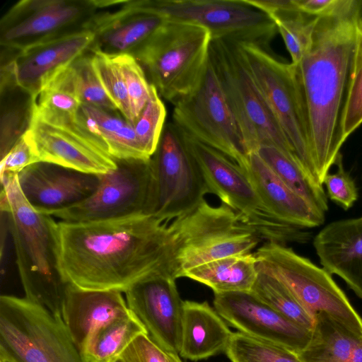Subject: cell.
<instances>
[{
	"label": "cell",
	"instance_id": "836d02e7",
	"mask_svg": "<svg viewBox=\"0 0 362 362\" xmlns=\"http://www.w3.org/2000/svg\"><path fill=\"white\" fill-rule=\"evenodd\" d=\"M231 362H302L293 351L240 332H233L225 351Z\"/></svg>",
	"mask_w": 362,
	"mask_h": 362
},
{
	"label": "cell",
	"instance_id": "f6af8a7d",
	"mask_svg": "<svg viewBox=\"0 0 362 362\" xmlns=\"http://www.w3.org/2000/svg\"><path fill=\"white\" fill-rule=\"evenodd\" d=\"M167 354L169 358V362H182L179 354L172 353H167Z\"/></svg>",
	"mask_w": 362,
	"mask_h": 362
},
{
	"label": "cell",
	"instance_id": "8992f818",
	"mask_svg": "<svg viewBox=\"0 0 362 362\" xmlns=\"http://www.w3.org/2000/svg\"><path fill=\"white\" fill-rule=\"evenodd\" d=\"M182 132L210 193L233 210L261 239L282 245L310 240L309 231L284 222L269 209L241 167L217 150Z\"/></svg>",
	"mask_w": 362,
	"mask_h": 362
},
{
	"label": "cell",
	"instance_id": "d6a6232c",
	"mask_svg": "<svg viewBox=\"0 0 362 362\" xmlns=\"http://www.w3.org/2000/svg\"><path fill=\"white\" fill-rule=\"evenodd\" d=\"M250 292L288 319L312 329L315 315L308 311L288 288L274 276L258 268V274Z\"/></svg>",
	"mask_w": 362,
	"mask_h": 362
},
{
	"label": "cell",
	"instance_id": "8fae6325",
	"mask_svg": "<svg viewBox=\"0 0 362 362\" xmlns=\"http://www.w3.org/2000/svg\"><path fill=\"white\" fill-rule=\"evenodd\" d=\"M167 21L207 29L211 40L226 39L268 49L278 29L272 17L248 0H139Z\"/></svg>",
	"mask_w": 362,
	"mask_h": 362
},
{
	"label": "cell",
	"instance_id": "d4e9b609",
	"mask_svg": "<svg viewBox=\"0 0 362 362\" xmlns=\"http://www.w3.org/2000/svg\"><path fill=\"white\" fill-rule=\"evenodd\" d=\"M232 334L208 302L183 301L180 356L199 361L225 351Z\"/></svg>",
	"mask_w": 362,
	"mask_h": 362
},
{
	"label": "cell",
	"instance_id": "4316f807",
	"mask_svg": "<svg viewBox=\"0 0 362 362\" xmlns=\"http://www.w3.org/2000/svg\"><path fill=\"white\" fill-rule=\"evenodd\" d=\"M360 336L325 312L315 314L310 339L297 354L302 362H348Z\"/></svg>",
	"mask_w": 362,
	"mask_h": 362
},
{
	"label": "cell",
	"instance_id": "5bb4252c",
	"mask_svg": "<svg viewBox=\"0 0 362 362\" xmlns=\"http://www.w3.org/2000/svg\"><path fill=\"white\" fill-rule=\"evenodd\" d=\"M117 168L98 175L96 190L83 201L47 214L71 223L151 215L153 175L148 160H117Z\"/></svg>",
	"mask_w": 362,
	"mask_h": 362
},
{
	"label": "cell",
	"instance_id": "7c38bea8",
	"mask_svg": "<svg viewBox=\"0 0 362 362\" xmlns=\"http://www.w3.org/2000/svg\"><path fill=\"white\" fill-rule=\"evenodd\" d=\"M151 163L152 216L170 222L193 210L210 193L182 131L175 123L165 124Z\"/></svg>",
	"mask_w": 362,
	"mask_h": 362
},
{
	"label": "cell",
	"instance_id": "7a4b0ae2",
	"mask_svg": "<svg viewBox=\"0 0 362 362\" xmlns=\"http://www.w3.org/2000/svg\"><path fill=\"white\" fill-rule=\"evenodd\" d=\"M359 0L317 17L311 42L294 64L318 181L334 165L344 143L341 119L352 69Z\"/></svg>",
	"mask_w": 362,
	"mask_h": 362
},
{
	"label": "cell",
	"instance_id": "7dc6e473",
	"mask_svg": "<svg viewBox=\"0 0 362 362\" xmlns=\"http://www.w3.org/2000/svg\"><path fill=\"white\" fill-rule=\"evenodd\" d=\"M113 362H127L124 359H123L121 357L117 358L116 360H115Z\"/></svg>",
	"mask_w": 362,
	"mask_h": 362
},
{
	"label": "cell",
	"instance_id": "9a60e30c",
	"mask_svg": "<svg viewBox=\"0 0 362 362\" xmlns=\"http://www.w3.org/2000/svg\"><path fill=\"white\" fill-rule=\"evenodd\" d=\"M98 9L95 0H21L0 20V45L18 52L88 30Z\"/></svg>",
	"mask_w": 362,
	"mask_h": 362
},
{
	"label": "cell",
	"instance_id": "d6986e66",
	"mask_svg": "<svg viewBox=\"0 0 362 362\" xmlns=\"http://www.w3.org/2000/svg\"><path fill=\"white\" fill-rule=\"evenodd\" d=\"M94 34L84 30L11 52L8 65L18 86L34 99L58 73L90 50Z\"/></svg>",
	"mask_w": 362,
	"mask_h": 362
},
{
	"label": "cell",
	"instance_id": "e575fe53",
	"mask_svg": "<svg viewBox=\"0 0 362 362\" xmlns=\"http://www.w3.org/2000/svg\"><path fill=\"white\" fill-rule=\"evenodd\" d=\"M362 124V20L356 21V36L351 73L341 119L344 141Z\"/></svg>",
	"mask_w": 362,
	"mask_h": 362
},
{
	"label": "cell",
	"instance_id": "3957f363",
	"mask_svg": "<svg viewBox=\"0 0 362 362\" xmlns=\"http://www.w3.org/2000/svg\"><path fill=\"white\" fill-rule=\"evenodd\" d=\"M0 180L1 212L13 239L25 297L62 317L67 285L56 268L52 216L29 203L19 186L18 175H6Z\"/></svg>",
	"mask_w": 362,
	"mask_h": 362
},
{
	"label": "cell",
	"instance_id": "5b68a950",
	"mask_svg": "<svg viewBox=\"0 0 362 362\" xmlns=\"http://www.w3.org/2000/svg\"><path fill=\"white\" fill-rule=\"evenodd\" d=\"M211 41L200 25L167 21L133 57L158 95L174 104L199 83Z\"/></svg>",
	"mask_w": 362,
	"mask_h": 362
},
{
	"label": "cell",
	"instance_id": "7402d4cb",
	"mask_svg": "<svg viewBox=\"0 0 362 362\" xmlns=\"http://www.w3.org/2000/svg\"><path fill=\"white\" fill-rule=\"evenodd\" d=\"M313 243L322 268L362 299V216L329 223Z\"/></svg>",
	"mask_w": 362,
	"mask_h": 362
},
{
	"label": "cell",
	"instance_id": "4fadbf2b",
	"mask_svg": "<svg viewBox=\"0 0 362 362\" xmlns=\"http://www.w3.org/2000/svg\"><path fill=\"white\" fill-rule=\"evenodd\" d=\"M173 123L243 167L249 153L211 62L195 88L174 104Z\"/></svg>",
	"mask_w": 362,
	"mask_h": 362
},
{
	"label": "cell",
	"instance_id": "30bf717a",
	"mask_svg": "<svg viewBox=\"0 0 362 362\" xmlns=\"http://www.w3.org/2000/svg\"><path fill=\"white\" fill-rule=\"evenodd\" d=\"M239 45L254 80L296 158L305 171L320 183L311 156L307 121L294 64L281 61L268 49L252 44Z\"/></svg>",
	"mask_w": 362,
	"mask_h": 362
},
{
	"label": "cell",
	"instance_id": "d590c367",
	"mask_svg": "<svg viewBox=\"0 0 362 362\" xmlns=\"http://www.w3.org/2000/svg\"><path fill=\"white\" fill-rule=\"evenodd\" d=\"M71 68L81 104L107 112H119L103 87L93 65V53L90 50L74 61Z\"/></svg>",
	"mask_w": 362,
	"mask_h": 362
},
{
	"label": "cell",
	"instance_id": "2e32d148",
	"mask_svg": "<svg viewBox=\"0 0 362 362\" xmlns=\"http://www.w3.org/2000/svg\"><path fill=\"white\" fill-rule=\"evenodd\" d=\"M28 132L39 162L95 175L117 168V160L98 145L77 120L54 124L32 112Z\"/></svg>",
	"mask_w": 362,
	"mask_h": 362
},
{
	"label": "cell",
	"instance_id": "74e56055",
	"mask_svg": "<svg viewBox=\"0 0 362 362\" xmlns=\"http://www.w3.org/2000/svg\"><path fill=\"white\" fill-rule=\"evenodd\" d=\"M166 117L165 107L151 85L150 98L135 121L134 127L145 153L151 158L158 144Z\"/></svg>",
	"mask_w": 362,
	"mask_h": 362
},
{
	"label": "cell",
	"instance_id": "44dd1931",
	"mask_svg": "<svg viewBox=\"0 0 362 362\" xmlns=\"http://www.w3.org/2000/svg\"><path fill=\"white\" fill-rule=\"evenodd\" d=\"M18 180L29 203L38 211L47 214L88 197L96 190L100 178L98 175L39 162L21 170Z\"/></svg>",
	"mask_w": 362,
	"mask_h": 362
},
{
	"label": "cell",
	"instance_id": "6da1fadb",
	"mask_svg": "<svg viewBox=\"0 0 362 362\" xmlns=\"http://www.w3.org/2000/svg\"><path fill=\"white\" fill-rule=\"evenodd\" d=\"M151 215L50 225L57 271L65 284L125 293L155 274H168L173 230ZM171 276V275H170Z\"/></svg>",
	"mask_w": 362,
	"mask_h": 362
},
{
	"label": "cell",
	"instance_id": "8d00e7d4",
	"mask_svg": "<svg viewBox=\"0 0 362 362\" xmlns=\"http://www.w3.org/2000/svg\"><path fill=\"white\" fill-rule=\"evenodd\" d=\"M92 53L95 71L107 95L122 116L134 125L126 84L115 57L100 52Z\"/></svg>",
	"mask_w": 362,
	"mask_h": 362
},
{
	"label": "cell",
	"instance_id": "b9f144b4",
	"mask_svg": "<svg viewBox=\"0 0 362 362\" xmlns=\"http://www.w3.org/2000/svg\"><path fill=\"white\" fill-rule=\"evenodd\" d=\"M119 357L127 362H169L167 353L146 333L137 336Z\"/></svg>",
	"mask_w": 362,
	"mask_h": 362
},
{
	"label": "cell",
	"instance_id": "f35d334b",
	"mask_svg": "<svg viewBox=\"0 0 362 362\" xmlns=\"http://www.w3.org/2000/svg\"><path fill=\"white\" fill-rule=\"evenodd\" d=\"M115 58L124 79L135 122L150 98L151 84L143 68L133 56L122 54Z\"/></svg>",
	"mask_w": 362,
	"mask_h": 362
},
{
	"label": "cell",
	"instance_id": "cb8c5ba5",
	"mask_svg": "<svg viewBox=\"0 0 362 362\" xmlns=\"http://www.w3.org/2000/svg\"><path fill=\"white\" fill-rule=\"evenodd\" d=\"M259 197L284 222L302 228L321 226L325 214L289 188L255 151L242 167Z\"/></svg>",
	"mask_w": 362,
	"mask_h": 362
},
{
	"label": "cell",
	"instance_id": "4dcf8cb0",
	"mask_svg": "<svg viewBox=\"0 0 362 362\" xmlns=\"http://www.w3.org/2000/svg\"><path fill=\"white\" fill-rule=\"evenodd\" d=\"M144 333L145 328L130 311L95 330L81 350L83 358L85 362H113Z\"/></svg>",
	"mask_w": 362,
	"mask_h": 362
},
{
	"label": "cell",
	"instance_id": "c3c4849f",
	"mask_svg": "<svg viewBox=\"0 0 362 362\" xmlns=\"http://www.w3.org/2000/svg\"><path fill=\"white\" fill-rule=\"evenodd\" d=\"M0 362H11V361H10L8 360H6V359H4V358H0Z\"/></svg>",
	"mask_w": 362,
	"mask_h": 362
},
{
	"label": "cell",
	"instance_id": "60d3db41",
	"mask_svg": "<svg viewBox=\"0 0 362 362\" xmlns=\"http://www.w3.org/2000/svg\"><path fill=\"white\" fill-rule=\"evenodd\" d=\"M39 163L28 130L1 159L0 177L18 175L26 167Z\"/></svg>",
	"mask_w": 362,
	"mask_h": 362
},
{
	"label": "cell",
	"instance_id": "f1b7e54d",
	"mask_svg": "<svg viewBox=\"0 0 362 362\" xmlns=\"http://www.w3.org/2000/svg\"><path fill=\"white\" fill-rule=\"evenodd\" d=\"M81 103L71 64L54 76L33 99L32 112L54 124L77 120Z\"/></svg>",
	"mask_w": 362,
	"mask_h": 362
},
{
	"label": "cell",
	"instance_id": "83f0119b",
	"mask_svg": "<svg viewBox=\"0 0 362 362\" xmlns=\"http://www.w3.org/2000/svg\"><path fill=\"white\" fill-rule=\"evenodd\" d=\"M258 274L254 252L229 256L186 271L189 278L211 288L214 293L250 292Z\"/></svg>",
	"mask_w": 362,
	"mask_h": 362
},
{
	"label": "cell",
	"instance_id": "7bdbcfd3",
	"mask_svg": "<svg viewBox=\"0 0 362 362\" xmlns=\"http://www.w3.org/2000/svg\"><path fill=\"white\" fill-rule=\"evenodd\" d=\"M297 8L308 15L321 17L341 11L349 0H293Z\"/></svg>",
	"mask_w": 362,
	"mask_h": 362
},
{
	"label": "cell",
	"instance_id": "603a6c76",
	"mask_svg": "<svg viewBox=\"0 0 362 362\" xmlns=\"http://www.w3.org/2000/svg\"><path fill=\"white\" fill-rule=\"evenodd\" d=\"M129 313L120 291L84 290L69 284L66 287L62 319L81 351L95 330Z\"/></svg>",
	"mask_w": 362,
	"mask_h": 362
},
{
	"label": "cell",
	"instance_id": "ab89813d",
	"mask_svg": "<svg viewBox=\"0 0 362 362\" xmlns=\"http://www.w3.org/2000/svg\"><path fill=\"white\" fill-rule=\"evenodd\" d=\"M334 165L337 171L328 173L322 181L327 189V197L344 210L353 206L358 200V192L356 183L343 165L342 156L340 154Z\"/></svg>",
	"mask_w": 362,
	"mask_h": 362
},
{
	"label": "cell",
	"instance_id": "ee69618b",
	"mask_svg": "<svg viewBox=\"0 0 362 362\" xmlns=\"http://www.w3.org/2000/svg\"><path fill=\"white\" fill-rule=\"evenodd\" d=\"M348 362H362V339L355 346Z\"/></svg>",
	"mask_w": 362,
	"mask_h": 362
},
{
	"label": "cell",
	"instance_id": "484cf974",
	"mask_svg": "<svg viewBox=\"0 0 362 362\" xmlns=\"http://www.w3.org/2000/svg\"><path fill=\"white\" fill-rule=\"evenodd\" d=\"M77 122L98 146L115 160H148L134 125L119 112H107L81 104Z\"/></svg>",
	"mask_w": 362,
	"mask_h": 362
},
{
	"label": "cell",
	"instance_id": "f546056e",
	"mask_svg": "<svg viewBox=\"0 0 362 362\" xmlns=\"http://www.w3.org/2000/svg\"><path fill=\"white\" fill-rule=\"evenodd\" d=\"M274 173L293 192L322 214L328 211V199L322 185L313 180L294 155L271 145L256 151Z\"/></svg>",
	"mask_w": 362,
	"mask_h": 362
},
{
	"label": "cell",
	"instance_id": "bcb514c9",
	"mask_svg": "<svg viewBox=\"0 0 362 362\" xmlns=\"http://www.w3.org/2000/svg\"><path fill=\"white\" fill-rule=\"evenodd\" d=\"M359 16L362 20V0H359Z\"/></svg>",
	"mask_w": 362,
	"mask_h": 362
},
{
	"label": "cell",
	"instance_id": "1f68e13d",
	"mask_svg": "<svg viewBox=\"0 0 362 362\" xmlns=\"http://www.w3.org/2000/svg\"><path fill=\"white\" fill-rule=\"evenodd\" d=\"M275 22L293 64H298L311 42L316 19L300 11L293 0H287L279 10L269 15Z\"/></svg>",
	"mask_w": 362,
	"mask_h": 362
},
{
	"label": "cell",
	"instance_id": "ba28073f",
	"mask_svg": "<svg viewBox=\"0 0 362 362\" xmlns=\"http://www.w3.org/2000/svg\"><path fill=\"white\" fill-rule=\"evenodd\" d=\"M209 58L247 152L271 145L294 155L254 80L239 43L211 40Z\"/></svg>",
	"mask_w": 362,
	"mask_h": 362
},
{
	"label": "cell",
	"instance_id": "e0dca14e",
	"mask_svg": "<svg viewBox=\"0 0 362 362\" xmlns=\"http://www.w3.org/2000/svg\"><path fill=\"white\" fill-rule=\"evenodd\" d=\"M129 310L139 320L148 337L166 353L180 354L183 300L175 279L155 274L126 292Z\"/></svg>",
	"mask_w": 362,
	"mask_h": 362
},
{
	"label": "cell",
	"instance_id": "ac0fdd59",
	"mask_svg": "<svg viewBox=\"0 0 362 362\" xmlns=\"http://www.w3.org/2000/svg\"><path fill=\"white\" fill-rule=\"evenodd\" d=\"M214 309L239 332L296 354L308 343L309 329L276 311L251 292L214 293Z\"/></svg>",
	"mask_w": 362,
	"mask_h": 362
},
{
	"label": "cell",
	"instance_id": "277c9868",
	"mask_svg": "<svg viewBox=\"0 0 362 362\" xmlns=\"http://www.w3.org/2000/svg\"><path fill=\"white\" fill-rule=\"evenodd\" d=\"M169 272L175 279L194 267L221 258L252 252L261 238L230 208L203 200L170 223Z\"/></svg>",
	"mask_w": 362,
	"mask_h": 362
},
{
	"label": "cell",
	"instance_id": "ffe728a7",
	"mask_svg": "<svg viewBox=\"0 0 362 362\" xmlns=\"http://www.w3.org/2000/svg\"><path fill=\"white\" fill-rule=\"evenodd\" d=\"M115 12H97L88 24L94 34L91 52L134 56L167 20L138 1H122Z\"/></svg>",
	"mask_w": 362,
	"mask_h": 362
},
{
	"label": "cell",
	"instance_id": "9c48e42d",
	"mask_svg": "<svg viewBox=\"0 0 362 362\" xmlns=\"http://www.w3.org/2000/svg\"><path fill=\"white\" fill-rule=\"evenodd\" d=\"M254 254L257 267L283 283L311 314L327 313L362 336L361 317L325 269L274 242H266Z\"/></svg>",
	"mask_w": 362,
	"mask_h": 362
},
{
	"label": "cell",
	"instance_id": "52a82bcc",
	"mask_svg": "<svg viewBox=\"0 0 362 362\" xmlns=\"http://www.w3.org/2000/svg\"><path fill=\"white\" fill-rule=\"evenodd\" d=\"M0 358L11 362H85L62 317L25 297H0Z\"/></svg>",
	"mask_w": 362,
	"mask_h": 362
}]
</instances>
